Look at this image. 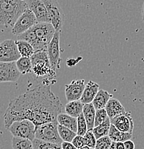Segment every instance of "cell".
I'll return each mask as SVG.
<instances>
[{
    "mask_svg": "<svg viewBox=\"0 0 144 149\" xmlns=\"http://www.w3.org/2000/svg\"><path fill=\"white\" fill-rule=\"evenodd\" d=\"M35 88L20 95L10 102L4 115L6 129L16 121L28 120L37 127L51 122H58L63 105L58 96L51 91L48 80Z\"/></svg>",
    "mask_w": 144,
    "mask_h": 149,
    "instance_id": "obj_1",
    "label": "cell"
},
{
    "mask_svg": "<svg viewBox=\"0 0 144 149\" xmlns=\"http://www.w3.org/2000/svg\"><path fill=\"white\" fill-rule=\"evenodd\" d=\"M55 32L50 23L38 22L28 31L17 36V40L27 42L33 47L35 52L47 50Z\"/></svg>",
    "mask_w": 144,
    "mask_h": 149,
    "instance_id": "obj_2",
    "label": "cell"
},
{
    "mask_svg": "<svg viewBox=\"0 0 144 149\" xmlns=\"http://www.w3.org/2000/svg\"><path fill=\"white\" fill-rule=\"evenodd\" d=\"M27 9V1L0 0V24L7 28H12Z\"/></svg>",
    "mask_w": 144,
    "mask_h": 149,
    "instance_id": "obj_3",
    "label": "cell"
},
{
    "mask_svg": "<svg viewBox=\"0 0 144 149\" xmlns=\"http://www.w3.org/2000/svg\"><path fill=\"white\" fill-rule=\"evenodd\" d=\"M30 59L32 72L37 77L48 76V77H53L55 75V72L49 63L47 50L35 52Z\"/></svg>",
    "mask_w": 144,
    "mask_h": 149,
    "instance_id": "obj_4",
    "label": "cell"
},
{
    "mask_svg": "<svg viewBox=\"0 0 144 149\" xmlns=\"http://www.w3.org/2000/svg\"><path fill=\"white\" fill-rule=\"evenodd\" d=\"M58 126V122H51L37 127L35 139L45 142L61 145L63 141L59 135Z\"/></svg>",
    "mask_w": 144,
    "mask_h": 149,
    "instance_id": "obj_5",
    "label": "cell"
},
{
    "mask_svg": "<svg viewBox=\"0 0 144 149\" xmlns=\"http://www.w3.org/2000/svg\"><path fill=\"white\" fill-rule=\"evenodd\" d=\"M9 130L13 137L26 139L33 141L35 139L36 126L28 120H23L14 122L10 125Z\"/></svg>",
    "mask_w": 144,
    "mask_h": 149,
    "instance_id": "obj_6",
    "label": "cell"
},
{
    "mask_svg": "<svg viewBox=\"0 0 144 149\" xmlns=\"http://www.w3.org/2000/svg\"><path fill=\"white\" fill-rule=\"evenodd\" d=\"M47 8L49 22L55 31H61L64 24L65 15L60 4L56 0H42Z\"/></svg>",
    "mask_w": 144,
    "mask_h": 149,
    "instance_id": "obj_7",
    "label": "cell"
},
{
    "mask_svg": "<svg viewBox=\"0 0 144 149\" xmlns=\"http://www.w3.org/2000/svg\"><path fill=\"white\" fill-rule=\"evenodd\" d=\"M21 57L16 42L12 40H5L0 43V62L16 63Z\"/></svg>",
    "mask_w": 144,
    "mask_h": 149,
    "instance_id": "obj_8",
    "label": "cell"
},
{
    "mask_svg": "<svg viewBox=\"0 0 144 149\" xmlns=\"http://www.w3.org/2000/svg\"><path fill=\"white\" fill-rule=\"evenodd\" d=\"M38 23L36 17L30 9H27L17 20L16 23L12 27V32L15 35H19L28 31Z\"/></svg>",
    "mask_w": 144,
    "mask_h": 149,
    "instance_id": "obj_9",
    "label": "cell"
},
{
    "mask_svg": "<svg viewBox=\"0 0 144 149\" xmlns=\"http://www.w3.org/2000/svg\"><path fill=\"white\" fill-rule=\"evenodd\" d=\"M60 31H56L53 38L51 40L47 48V52L51 67L54 71L60 68Z\"/></svg>",
    "mask_w": 144,
    "mask_h": 149,
    "instance_id": "obj_10",
    "label": "cell"
},
{
    "mask_svg": "<svg viewBox=\"0 0 144 149\" xmlns=\"http://www.w3.org/2000/svg\"><path fill=\"white\" fill-rule=\"evenodd\" d=\"M21 73L17 68L16 63H1L0 62V83L16 82Z\"/></svg>",
    "mask_w": 144,
    "mask_h": 149,
    "instance_id": "obj_11",
    "label": "cell"
},
{
    "mask_svg": "<svg viewBox=\"0 0 144 149\" xmlns=\"http://www.w3.org/2000/svg\"><path fill=\"white\" fill-rule=\"evenodd\" d=\"M85 80H74L70 83L65 85V94L68 102L80 100L84 91Z\"/></svg>",
    "mask_w": 144,
    "mask_h": 149,
    "instance_id": "obj_12",
    "label": "cell"
},
{
    "mask_svg": "<svg viewBox=\"0 0 144 149\" xmlns=\"http://www.w3.org/2000/svg\"><path fill=\"white\" fill-rule=\"evenodd\" d=\"M111 123L120 131L123 133H133L134 123L131 113L125 112V113L115 116L111 119Z\"/></svg>",
    "mask_w": 144,
    "mask_h": 149,
    "instance_id": "obj_13",
    "label": "cell"
},
{
    "mask_svg": "<svg viewBox=\"0 0 144 149\" xmlns=\"http://www.w3.org/2000/svg\"><path fill=\"white\" fill-rule=\"evenodd\" d=\"M28 9H30L36 17L38 22H49L46 6L41 0H29L27 1Z\"/></svg>",
    "mask_w": 144,
    "mask_h": 149,
    "instance_id": "obj_14",
    "label": "cell"
},
{
    "mask_svg": "<svg viewBox=\"0 0 144 149\" xmlns=\"http://www.w3.org/2000/svg\"><path fill=\"white\" fill-rule=\"evenodd\" d=\"M99 91V85L92 80H89L86 85L84 91L80 98V102L84 105L92 103Z\"/></svg>",
    "mask_w": 144,
    "mask_h": 149,
    "instance_id": "obj_15",
    "label": "cell"
},
{
    "mask_svg": "<svg viewBox=\"0 0 144 149\" xmlns=\"http://www.w3.org/2000/svg\"><path fill=\"white\" fill-rule=\"evenodd\" d=\"M106 111L110 119L115 118L118 115L125 113V110L121 102L115 98H111L106 106Z\"/></svg>",
    "mask_w": 144,
    "mask_h": 149,
    "instance_id": "obj_16",
    "label": "cell"
},
{
    "mask_svg": "<svg viewBox=\"0 0 144 149\" xmlns=\"http://www.w3.org/2000/svg\"><path fill=\"white\" fill-rule=\"evenodd\" d=\"M112 95L110 94L108 91L100 89L99 90L98 93L96 95L95 97L94 98L92 103L96 111L100 109H104V108H106L107 103L112 98Z\"/></svg>",
    "mask_w": 144,
    "mask_h": 149,
    "instance_id": "obj_17",
    "label": "cell"
},
{
    "mask_svg": "<svg viewBox=\"0 0 144 149\" xmlns=\"http://www.w3.org/2000/svg\"><path fill=\"white\" fill-rule=\"evenodd\" d=\"M96 110L94 108L93 103L86 104L83 107V114L84 116L85 120L86 121L88 130H93L95 125V118Z\"/></svg>",
    "mask_w": 144,
    "mask_h": 149,
    "instance_id": "obj_18",
    "label": "cell"
},
{
    "mask_svg": "<svg viewBox=\"0 0 144 149\" xmlns=\"http://www.w3.org/2000/svg\"><path fill=\"white\" fill-rule=\"evenodd\" d=\"M59 125L69 128L71 130L77 133V118L72 117L66 113H60L57 118Z\"/></svg>",
    "mask_w": 144,
    "mask_h": 149,
    "instance_id": "obj_19",
    "label": "cell"
},
{
    "mask_svg": "<svg viewBox=\"0 0 144 149\" xmlns=\"http://www.w3.org/2000/svg\"><path fill=\"white\" fill-rule=\"evenodd\" d=\"M132 136V133H123L118 130L112 124L111 125L108 137L111 139L113 142L124 143L125 141L131 140Z\"/></svg>",
    "mask_w": 144,
    "mask_h": 149,
    "instance_id": "obj_20",
    "label": "cell"
},
{
    "mask_svg": "<svg viewBox=\"0 0 144 149\" xmlns=\"http://www.w3.org/2000/svg\"><path fill=\"white\" fill-rule=\"evenodd\" d=\"M84 104L82 103L80 100L68 102L65 106V111L66 114L77 118L81 113H83Z\"/></svg>",
    "mask_w": 144,
    "mask_h": 149,
    "instance_id": "obj_21",
    "label": "cell"
},
{
    "mask_svg": "<svg viewBox=\"0 0 144 149\" xmlns=\"http://www.w3.org/2000/svg\"><path fill=\"white\" fill-rule=\"evenodd\" d=\"M111 125V119L108 117L104 123H103L102 124L99 125L98 126L95 127L93 128V134L95 136L96 140L108 136Z\"/></svg>",
    "mask_w": 144,
    "mask_h": 149,
    "instance_id": "obj_22",
    "label": "cell"
},
{
    "mask_svg": "<svg viewBox=\"0 0 144 149\" xmlns=\"http://www.w3.org/2000/svg\"><path fill=\"white\" fill-rule=\"evenodd\" d=\"M15 42H16L18 50H19L21 57H29L30 58L32 55L35 53L33 47L27 42L22 41V40H16Z\"/></svg>",
    "mask_w": 144,
    "mask_h": 149,
    "instance_id": "obj_23",
    "label": "cell"
},
{
    "mask_svg": "<svg viewBox=\"0 0 144 149\" xmlns=\"http://www.w3.org/2000/svg\"><path fill=\"white\" fill-rule=\"evenodd\" d=\"M17 68L21 74H26L29 72H32V63L29 57H21L16 62Z\"/></svg>",
    "mask_w": 144,
    "mask_h": 149,
    "instance_id": "obj_24",
    "label": "cell"
},
{
    "mask_svg": "<svg viewBox=\"0 0 144 149\" xmlns=\"http://www.w3.org/2000/svg\"><path fill=\"white\" fill-rule=\"evenodd\" d=\"M12 146L13 149H34L32 141L22 138H12Z\"/></svg>",
    "mask_w": 144,
    "mask_h": 149,
    "instance_id": "obj_25",
    "label": "cell"
},
{
    "mask_svg": "<svg viewBox=\"0 0 144 149\" xmlns=\"http://www.w3.org/2000/svg\"><path fill=\"white\" fill-rule=\"evenodd\" d=\"M58 133L60 135V137L63 140V142L72 143L75 136H77V133L71 130L69 128H65L64 126L59 125L58 124Z\"/></svg>",
    "mask_w": 144,
    "mask_h": 149,
    "instance_id": "obj_26",
    "label": "cell"
},
{
    "mask_svg": "<svg viewBox=\"0 0 144 149\" xmlns=\"http://www.w3.org/2000/svg\"><path fill=\"white\" fill-rule=\"evenodd\" d=\"M34 149H62L61 145L45 142L35 139L32 141Z\"/></svg>",
    "mask_w": 144,
    "mask_h": 149,
    "instance_id": "obj_27",
    "label": "cell"
},
{
    "mask_svg": "<svg viewBox=\"0 0 144 149\" xmlns=\"http://www.w3.org/2000/svg\"><path fill=\"white\" fill-rule=\"evenodd\" d=\"M77 135L80 136H84L88 132V126H87L86 121L85 120L84 116L83 113L79 116L77 118Z\"/></svg>",
    "mask_w": 144,
    "mask_h": 149,
    "instance_id": "obj_28",
    "label": "cell"
},
{
    "mask_svg": "<svg viewBox=\"0 0 144 149\" xmlns=\"http://www.w3.org/2000/svg\"><path fill=\"white\" fill-rule=\"evenodd\" d=\"M113 141L108 136L100 138L96 141L95 149H109Z\"/></svg>",
    "mask_w": 144,
    "mask_h": 149,
    "instance_id": "obj_29",
    "label": "cell"
},
{
    "mask_svg": "<svg viewBox=\"0 0 144 149\" xmlns=\"http://www.w3.org/2000/svg\"><path fill=\"white\" fill-rule=\"evenodd\" d=\"M108 118V114H107V112L105 108L104 109H100L96 111L95 118V125H94V128L98 126L99 125H100V124H102L103 123H104L105 121L107 120Z\"/></svg>",
    "mask_w": 144,
    "mask_h": 149,
    "instance_id": "obj_30",
    "label": "cell"
},
{
    "mask_svg": "<svg viewBox=\"0 0 144 149\" xmlns=\"http://www.w3.org/2000/svg\"><path fill=\"white\" fill-rule=\"evenodd\" d=\"M83 138H84L85 144H86V146L95 149L97 140H96L95 136H94L93 130H88V132L83 136Z\"/></svg>",
    "mask_w": 144,
    "mask_h": 149,
    "instance_id": "obj_31",
    "label": "cell"
},
{
    "mask_svg": "<svg viewBox=\"0 0 144 149\" xmlns=\"http://www.w3.org/2000/svg\"><path fill=\"white\" fill-rule=\"evenodd\" d=\"M72 143L73 144L74 146L76 147L77 149L82 148V147L86 146L83 136H77V135L75 136V139H73V141H72Z\"/></svg>",
    "mask_w": 144,
    "mask_h": 149,
    "instance_id": "obj_32",
    "label": "cell"
},
{
    "mask_svg": "<svg viewBox=\"0 0 144 149\" xmlns=\"http://www.w3.org/2000/svg\"><path fill=\"white\" fill-rule=\"evenodd\" d=\"M62 149H77L76 147L74 146L72 143L63 142L61 144Z\"/></svg>",
    "mask_w": 144,
    "mask_h": 149,
    "instance_id": "obj_33",
    "label": "cell"
},
{
    "mask_svg": "<svg viewBox=\"0 0 144 149\" xmlns=\"http://www.w3.org/2000/svg\"><path fill=\"white\" fill-rule=\"evenodd\" d=\"M123 143H124L125 149H135V143L131 140L125 141Z\"/></svg>",
    "mask_w": 144,
    "mask_h": 149,
    "instance_id": "obj_34",
    "label": "cell"
},
{
    "mask_svg": "<svg viewBox=\"0 0 144 149\" xmlns=\"http://www.w3.org/2000/svg\"><path fill=\"white\" fill-rule=\"evenodd\" d=\"M116 145V149H125L124 143L121 142H118L115 143Z\"/></svg>",
    "mask_w": 144,
    "mask_h": 149,
    "instance_id": "obj_35",
    "label": "cell"
},
{
    "mask_svg": "<svg viewBox=\"0 0 144 149\" xmlns=\"http://www.w3.org/2000/svg\"><path fill=\"white\" fill-rule=\"evenodd\" d=\"M109 149H116L115 142H113V143H112V144H111V147H110Z\"/></svg>",
    "mask_w": 144,
    "mask_h": 149,
    "instance_id": "obj_36",
    "label": "cell"
},
{
    "mask_svg": "<svg viewBox=\"0 0 144 149\" xmlns=\"http://www.w3.org/2000/svg\"><path fill=\"white\" fill-rule=\"evenodd\" d=\"M141 15H142V20H143V22L144 23V2H143V8H142Z\"/></svg>",
    "mask_w": 144,
    "mask_h": 149,
    "instance_id": "obj_37",
    "label": "cell"
},
{
    "mask_svg": "<svg viewBox=\"0 0 144 149\" xmlns=\"http://www.w3.org/2000/svg\"><path fill=\"white\" fill-rule=\"evenodd\" d=\"M79 149H94V148H90V147H88V146H85L82 147V148H79Z\"/></svg>",
    "mask_w": 144,
    "mask_h": 149,
    "instance_id": "obj_38",
    "label": "cell"
}]
</instances>
